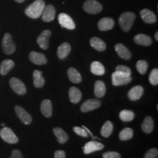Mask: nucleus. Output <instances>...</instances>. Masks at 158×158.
<instances>
[{
    "label": "nucleus",
    "mask_w": 158,
    "mask_h": 158,
    "mask_svg": "<svg viewBox=\"0 0 158 158\" xmlns=\"http://www.w3.org/2000/svg\"><path fill=\"white\" fill-rule=\"evenodd\" d=\"M140 15L143 21L147 23H154L157 21V17L152 11L148 9H143L140 12Z\"/></svg>",
    "instance_id": "17"
},
{
    "label": "nucleus",
    "mask_w": 158,
    "mask_h": 158,
    "mask_svg": "<svg viewBox=\"0 0 158 158\" xmlns=\"http://www.w3.org/2000/svg\"><path fill=\"white\" fill-rule=\"evenodd\" d=\"M73 131L76 133L77 135L82 136V137H88V133L84 127H73Z\"/></svg>",
    "instance_id": "38"
},
{
    "label": "nucleus",
    "mask_w": 158,
    "mask_h": 158,
    "mask_svg": "<svg viewBox=\"0 0 158 158\" xmlns=\"http://www.w3.org/2000/svg\"><path fill=\"white\" fill-rule=\"evenodd\" d=\"M33 81H34V86L35 87L42 88L45 84V79L43 76V73L40 70H35L33 73Z\"/></svg>",
    "instance_id": "26"
},
{
    "label": "nucleus",
    "mask_w": 158,
    "mask_h": 158,
    "mask_svg": "<svg viewBox=\"0 0 158 158\" xmlns=\"http://www.w3.org/2000/svg\"><path fill=\"white\" fill-rule=\"evenodd\" d=\"M143 94V88L141 86H135L128 92V98L132 101L139 100Z\"/></svg>",
    "instance_id": "18"
},
{
    "label": "nucleus",
    "mask_w": 158,
    "mask_h": 158,
    "mask_svg": "<svg viewBox=\"0 0 158 158\" xmlns=\"http://www.w3.org/2000/svg\"><path fill=\"white\" fill-rule=\"evenodd\" d=\"M2 46L4 53L7 55L13 54L15 51L16 46L10 33H5L4 35L2 41Z\"/></svg>",
    "instance_id": "3"
},
{
    "label": "nucleus",
    "mask_w": 158,
    "mask_h": 158,
    "mask_svg": "<svg viewBox=\"0 0 158 158\" xmlns=\"http://www.w3.org/2000/svg\"><path fill=\"white\" fill-rule=\"evenodd\" d=\"M133 136V130L131 128L126 127L119 133V139L121 141H128L131 139Z\"/></svg>",
    "instance_id": "33"
},
{
    "label": "nucleus",
    "mask_w": 158,
    "mask_h": 158,
    "mask_svg": "<svg viewBox=\"0 0 158 158\" xmlns=\"http://www.w3.org/2000/svg\"><path fill=\"white\" fill-rule=\"evenodd\" d=\"M115 50L118 56L121 58L125 59V60H129L131 58V53L129 49L122 43H118L115 45Z\"/></svg>",
    "instance_id": "16"
},
{
    "label": "nucleus",
    "mask_w": 158,
    "mask_h": 158,
    "mask_svg": "<svg viewBox=\"0 0 158 158\" xmlns=\"http://www.w3.org/2000/svg\"><path fill=\"white\" fill-rule=\"evenodd\" d=\"M134 41L138 45H143V46H149L152 43V40L151 37L147 35L138 34L134 37Z\"/></svg>",
    "instance_id": "20"
},
{
    "label": "nucleus",
    "mask_w": 158,
    "mask_h": 158,
    "mask_svg": "<svg viewBox=\"0 0 158 158\" xmlns=\"http://www.w3.org/2000/svg\"><path fill=\"white\" fill-rule=\"evenodd\" d=\"M71 51V46L68 43H63L62 45L59 46L58 50H57V55L60 59H63L66 58L70 54Z\"/></svg>",
    "instance_id": "23"
},
{
    "label": "nucleus",
    "mask_w": 158,
    "mask_h": 158,
    "mask_svg": "<svg viewBox=\"0 0 158 158\" xmlns=\"http://www.w3.org/2000/svg\"><path fill=\"white\" fill-rule=\"evenodd\" d=\"M155 40H158V31H157V32L155 33Z\"/></svg>",
    "instance_id": "42"
},
{
    "label": "nucleus",
    "mask_w": 158,
    "mask_h": 158,
    "mask_svg": "<svg viewBox=\"0 0 158 158\" xmlns=\"http://www.w3.org/2000/svg\"><path fill=\"white\" fill-rule=\"evenodd\" d=\"M103 158H121V155L119 153L116 152H106L102 154Z\"/></svg>",
    "instance_id": "39"
},
{
    "label": "nucleus",
    "mask_w": 158,
    "mask_h": 158,
    "mask_svg": "<svg viewBox=\"0 0 158 158\" xmlns=\"http://www.w3.org/2000/svg\"><path fill=\"white\" fill-rule=\"evenodd\" d=\"M51 35L50 30H44L41 32L37 39V43L39 46L43 50H47L49 46V39Z\"/></svg>",
    "instance_id": "11"
},
{
    "label": "nucleus",
    "mask_w": 158,
    "mask_h": 158,
    "mask_svg": "<svg viewBox=\"0 0 158 158\" xmlns=\"http://www.w3.org/2000/svg\"><path fill=\"white\" fill-rule=\"evenodd\" d=\"M40 110L43 116L46 118L51 117L52 115V103L50 100H44L41 102Z\"/></svg>",
    "instance_id": "19"
},
{
    "label": "nucleus",
    "mask_w": 158,
    "mask_h": 158,
    "mask_svg": "<svg viewBox=\"0 0 158 158\" xmlns=\"http://www.w3.org/2000/svg\"><path fill=\"white\" fill-rule=\"evenodd\" d=\"M15 1L17 2H19V3H22L25 1V0H15Z\"/></svg>",
    "instance_id": "43"
},
{
    "label": "nucleus",
    "mask_w": 158,
    "mask_h": 158,
    "mask_svg": "<svg viewBox=\"0 0 158 158\" xmlns=\"http://www.w3.org/2000/svg\"><path fill=\"white\" fill-rule=\"evenodd\" d=\"M1 125H2V127H5V124H4V123H2V124H1Z\"/></svg>",
    "instance_id": "44"
},
{
    "label": "nucleus",
    "mask_w": 158,
    "mask_h": 158,
    "mask_svg": "<svg viewBox=\"0 0 158 158\" xmlns=\"http://www.w3.org/2000/svg\"><path fill=\"white\" fill-rule=\"evenodd\" d=\"M58 21L59 24L63 28L70 29V30H73L76 28V25H75L73 20L71 19L70 15L66 14V13H60L58 16Z\"/></svg>",
    "instance_id": "8"
},
{
    "label": "nucleus",
    "mask_w": 158,
    "mask_h": 158,
    "mask_svg": "<svg viewBox=\"0 0 158 158\" xmlns=\"http://www.w3.org/2000/svg\"><path fill=\"white\" fill-rule=\"evenodd\" d=\"M45 7V4L43 0H35L34 2L27 7L25 14L31 19H37L41 16Z\"/></svg>",
    "instance_id": "1"
},
{
    "label": "nucleus",
    "mask_w": 158,
    "mask_h": 158,
    "mask_svg": "<svg viewBox=\"0 0 158 158\" xmlns=\"http://www.w3.org/2000/svg\"><path fill=\"white\" fill-rule=\"evenodd\" d=\"M9 84L13 92L19 95H23L27 92V88H26L25 84L19 78L13 77L10 78Z\"/></svg>",
    "instance_id": "7"
},
{
    "label": "nucleus",
    "mask_w": 158,
    "mask_h": 158,
    "mask_svg": "<svg viewBox=\"0 0 158 158\" xmlns=\"http://www.w3.org/2000/svg\"><path fill=\"white\" fill-rule=\"evenodd\" d=\"M15 111L16 113V115L19 119L23 122L26 125H29L32 122V118L30 114L24 108L21 107V106H15Z\"/></svg>",
    "instance_id": "9"
},
{
    "label": "nucleus",
    "mask_w": 158,
    "mask_h": 158,
    "mask_svg": "<svg viewBox=\"0 0 158 158\" xmlns=\"http://www.w3.org/2000/svg\"><path fill=\"white\" fill-rule=\"evenodd\" d=\"M29 60L31 62L37 65H43L46 64L48 60L46 57L42 53L36 52V51H31L29 54Z\"/></svg>",
    "instance_id": "14"
},
{
    "label": "nucleus",
    "mask_w": 158,
    "mask_h": 158,
    "mask_svg": "<svg viewBox=\"0 0 158 158\" xmlns=\"http://www.w3.org/2000/svg\"><path fill=\"white\" fill-rule=\"evenodd\" d=\"M114 130V125L112 124L111 122L107 121L105 122L101 128V131H100V133L101 135L105 138H108L109 136L111 135L112 132H113Z\"/></svg>",
    "instance_id": "31"
},
{
    "label": "nucleus",
    "mask_w": 158,
    "mask_h": 158,
    "mask_svg": "<svg viewBox=\"0 0 158 158\" xmlns=\"http://www.w3.org/2000/svg\"><path fill=\"white\" fill-rule=\"evenodd\" d=\"M135 114L132 110H123L119 113V118L122 121L127 122L133 121Z\"/></svg>",
    "instance_id": "32"
},
{
    "label": "nucleus",
    "mask_w": 158,
    "mask_h": 158,
    "mask_svg": "<svg viewBox=\"0 0 158 158\" xmlns=\"http://www.w3.org/2000/svg\"><path fill=\"white\" fill-rule=\"evenodd\" d=\"M158 157V149L157 148L150 149L146 152L143 158H157Z\"/></svg>",
    "instance_id": "36"
},
{
    "label": "nucleus",
    "mask_w": 158,
    "mask_h": 158,
    "mask_svg": "<svg viewBox=\"0 0 158 158\" xmlns=\"http://www.w3.org/2000/svg\"><path fill=\"white\" fill-rule=\"evenodd\" d=\"M94 94L97 98H100L105 95L106 92V85L102 81H97L94 84Z\"/></svg>",
    "instance_id": "28"
},
{
    "label": "nucleus",
    "mask_w": 158,
    "mask_h": 158,
    "mask_svg": "<svg viewBox=\"0 0 158 158\" xmlns=\"http://www.w3.org/2000/svg\"><path fill=\"white\" fill-rule=\"evenodd\" d=\"M141 129L145 133L149 134L154 129V121L151 116H147L141 124Z\"/></svg>",
    "instance_id": "27"
},
{
    "label": "nucleus",
    "mask_w": 158,
    "mask_h": 158,
    "mask_svg": "<svg viewBox=\"0 0 158 158\" xmlns=\"http://www.w3.org/2000/svg\"><path fill=\"white\" fill-rule=\"evenodd\" d=\"M66 155H65L64 151L63 150H57L54 153V158H65Z\"/></svg>",
    "instance_id": "41"
},
{
    "label": "nucleus",
    "mask_w": 158,
    "mask_h": 158,
    "mask_svg": "<svg viewBox=\"0 0 158 158\" xmlns=\"http://www.w3.org/2000/svg\"><path fill=\"white\" fill-rule=\"evenodd\" d=\"M15 62L11 59H5L0 65V74L2 76H5L14 68Z\"/></svg>",
    "instance_id": "21"
},
{
    "label": "nucleus",
    "mask_w": 158,
    "mask_h": 158,
    "mask_svg": "<svg viewBox=\"0 0 158 158\" xmlns=\"http://www.w3.org/2000/svg\"><path fill=\"white\" fill-rule=\"evenodd\" d=\"M91 72L96 76H102L105 74V68L100 62H93L91 64Z\"/></svg>",
    "instance_id": "30"
},
{
    "label": "nucleus",
    "mask_w": 158,
    "mask_h": 158,
    "mask_svg": "<svg viewBox=\"0 0 158 158\" xmlns=\"http://www.w3.org/2000/svg\"><path fill=\"white\" fill-rule=\"evenodd\" d=\"M53 132H54L55 136L56 137L57 141L59 143H64L65 142L68 141V135L63 130L62 128L59 127H56L54 128L53 130Z\"/></svg>",
    "instance_id": "29"
},
{
    "label": "nucleus",
    "mask_w": 158,
    "mask_h": 158,
    "mask_svg": "<svg viewBox=\"0 0 158 158\" xmlns=\"http://www.w3.org/2000/svg\"><path fill=\"white\" fill-rule=\"evenodd\" d=\"M90 45L92 48L98 51H104L106 48V44L103 40L100 39L99 37H94L90 39Z\"/></svg>",
    "instance_id": "22"
},
{
    "label": "nucleus",
    "mask_w": 158,
    "mask_h": 158,
    "mask_svg": "<svg viewBox=\"0 0 158 158\" xmlns=\"http://www.w3.org/2000/svg\"><path fill=\"white\" fill-rule=\"evenodd\" d=\"M0 136L2 138L4 141L7 142L8 143H17L19 141V138L14 133V132L10 128L7 127H4L2 129L0 130Z\"/></svg>",
    "instance_id": "6"
},
{
    "label": "nucleus",
    "mask_w": 158,
    "mask_h": 158,
    "mask_svg": "<svg viewBox=\"0 0 158 158\" xmlns=\"http://www.w3.org/2000/svg\"><path fill=\"white\" fill-rule=\"evenodd\" d=\"M83 8L89 14H98L102 10V6L97 0H87L84 3Z\"/></svg>",
    "instance_id": "5"
},
{
    "label": "nucleus",
    "mask_w": 158,
    "mask_h": 158,
    "mask_svg": "<svg viewBox=\"0 0 158 158\" xmlns=\"http://www.w3.org/2000/svg\"><path fill=\"white\" fill-rule=\"evenodd\" d=\"M81 92L76 87H71L69 90V98L71 102L73 103H78L81 100Z\"/></svg>",
    "instance_id": "24"
},
{
    "label": "nucleus",
    "mask_w": 158,
    "mask_h": 158,
    "mask_svg": "<svg viewBox=\"0 0 158 158\" xmlns=\"http://www.w3.org/2000/svg\"><path fill=\"white\" fill-rule=\"evenodd\" d=\"M135 14L132 12H124L119 16L118 22L124 31H129L135 20Z\"/></svg>",
    "instance_id": "2"
},
{
    "label": "nucleus",
    "mask_w": 158,
    "mask_h": 158,
    "mask_svg": "<svg viewBox=\"0 0 158 158\" xmlns=\"http://www.w3.org/2000/svg\"><path fill=\"white\" fill-rule=\"evenodd\" d=\"M103 148L104 145L100 142L94 141H89L85 144L84 147V152L86 155H89V154L93 153L94 152L102 150Z\"/></svg>",
    "instance_id": "13"
},
{
    "label": "nucleus",
    "mask_w": 158,
    "mask_h": 158,
    "mask_svg": "<svg viewBox=\"0 0 158 158\" xmlns=\"http://www.w3.org/2000/svg\"><path fill=\"white\" fill-rule=\"evenodd\" d=\"M68 76L71 82L74 84H79L81 82L82 78L81 74L76 69L74 68H70L68 70Z\"/></svg>",
    "instance_id": "25"
},
{
    "label": "nucleus",
    "mask_w": 158,
    "mask_h": 158,
    "mask_svg": "<svg viewBox=\"0 0 158 158\" xmlns=\"http://www.w3.org/2000/svg\"><path fill=\"white\" fill-rule=\"evenodd\" d=\"M101 106V102L97 99H90L86 100L81 106V110L84 113H87L91 110H93L100 108Z\"/></svg>",
    "instance_id": "10"
},
{
    "label": "nucleus",
    "mask_w": 158,
    "mask_h": 158,
    "mask_svg": "<svg viewBox=\"0 0 158 158\" xmlns=\"http://www.w3.org/2000/svg\"><path fill=\"white\" fill-rule=\"evenodd\" d=\"M114 19L109 17L102 18L98 22V28L100 31H108L114 28Z\"/></svg>",
    "instance_id": "15"
},
{
    "label": "nucleus",
    "mask_w": 158,
    "mask_h": 158,
    "mask_svg": "<svg viewBox=\"0 0 158 158\" xmlns=\"http://www.w3.org/2000/svg\"><path fill=\"white\" fill-rule=\"evenodd\" d=\"M56 15V10L52 5H48L45 6L43 10L42 15V20L45 22H51L54 19Z\"/></svg>",
    "instance_id": "12"
},
{
    "label": "nucleus",
    "mask_w": 158,
    "mask_h": 158,
    "mask_svg": "<svg viewBox=\"0 0 158 158\" xmlns=\"http://www.w3.org/2000/svg\"><path fill=\"white\" fill-rule=\"evenodd\" d=\"M116 71L128 75V76H131V70H130V68L127 66H124V65H118L116 68Z\"/></svg>",
    "instance_id": "37"
},
{
    "label": "nucleus",
    "mask_w": 158,
    "mask_h": 158,
    "mask_svg": "<svg viewBox=\"0 0 158 158\" xmlns=\"http://www.w3.org/2000/svg\"><path fill=\"white\" fill-rule=\"evenodd\" d=\"M132 81L131 76L122 73L115 71L112 74V84L115 86H124L130 84Z\"/></svg>",
    "instance_id": "4"
},
{
    "label": "nucleus",
    "mask_w": 158,
    "mask_h": 158,
    "mask_svg": "<svg viewBox=\"0 0 158 158\" xmlns=\"http://www.w3.org/2000/svg\"><path fill=\"white\" fill-rule=\"evenodd\" d=\"M136 68L140 74L143 75L148 70V63L145 60H139L136 64Z\"/></svg>",
    "instance_id": "34"
},
{
    "label": "nucleus",
    "mask_w": 158,
    "mask_h": 158,
    "mask_svg": "<svg viewBox=\"0 0 158 158\" xmlns=\"http://www.w3.org/2000/svg\"><path fill=\"white\" fill-rule=\"evenodd\" d=\"M10 158H23L22 153L19 149H14L12 151L11 156Z\"/></svg>",
    "instance_id": "40"
},
{
    "label": "nucleus",
    "mask_w": 158,
    "mask_h": 158,
    "mask_svg": "<svg viewBox=\"0 0 158 158\" xmlns=\"http://www.w3.org/2000/svg\"><path fill=\"white\" fill-rule=\"evenodd\" d=\"M149 81L150 84L153 86H157L158 84V70L157 68L153 69L149 75Z\"/></svg>",
    "instance_id": "35"
}]
</instances>
